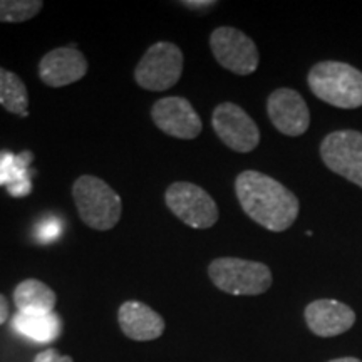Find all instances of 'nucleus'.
<instances>
[{
  "mask_svg": "<svg viewBox=\"0 0 362 362\" xmlns=\"http://www.w3.org/2000/svg\"><path fill=\"white\" fill-rule=\"evenodd\" d=\"M72 197L81 220L94 230H111L121 218V197L96 176H79L72 185Z\"/></svg>",
  "mask_w": 362,
  "mask_h": 362,
  "instance_id": "nucleus-3",
  "label": "nucleus"
},
{
  "mask_svg": "<svg viewBox=\"0 0 362 362\" xmlns=\"http://www.w3.org/2000/svg\"><path fill=\"white\" fill-rule=\"evenodd\" d=\"M33 161L34 155L30 151L19 155L0 151V187H6L11 197L22 198L33 192Z\"/></svg>",
  "mask_w": 362,
  "mask_h": 362,
  "instance_id": "nucleus-15",
  "label": "nucleus"
},
{
  "mask_svg": "<svg viewBox=\"0 0 362 362\" xmlns=\"http://www.w3.org/2000/svg\"><path fill=\"white\" fill-rule=\"evenodd\" d=\"M34 362H72L69 356L59 354L56 349H47L35 356Z\"/></svg>",
  "mask_w": 362,
  "mask_h": 362,
  "instance_id": "nucleus-21",
  "label": "nucleus"
},
{
  "mask_svg": "<svg viewBox=\"0 0 362 362\" xmlns=\"http://www.w3.org/2000/svg\"><path fill=\"white\" fill-rule=\"evenodd\" d=\"M211 124L220 141L237 153H250L259 146L260 129L245 110L235 103H221L214 110Z\"/></svg>",
  "mask_w": 362,
  "mask_h": 362,
  "instance_id": "nucleus-9",
  "label": "nucleus"
},
{
  "mask_svg": "<svg viewBox=\"0 0 362 362\" xmlns=\"http://www.w3.org/2000/svg\"><path fill=\"white\" fill-rule=\"evenodd\" d=\"M305 322L312 334L319 337H336L356 324V312L344 302L320 298L305 307Z\"/></svg>",
  "mask_w": 362,
  "mask_h": 362,
  "instance_id": "nucleus-13",
  "label": "nucleus"
},
{
  "mask_svg": "<svg viewBox=\"0 0 362 362\" xmlns=\"http://www.w3.org/2000/svg\"><path fill=\"white\" fill-rule=\"evenodd\" d=\"M243 211L270 232H285L297 220L300 203L287 187L260 171H243L235 180Z\"/></svg>",
  "mask_w": 362,
  "mask_h": 362,
  "instance_id": "nucleus-1",
  "label": "nucleus"
},
{
  "mask_svg": "<svg viewBox=\"0 0 362 362\" xmlns=\"http://www.w3.org/2000/svg\"><path fill=\"white\" fill-rule=\"evenodd\" d=\"M151 119L163 133L178 139H194L203 129L192 103L178 96L158 99L151 107Z\"/></svg>",
  "mask_w": 362,
  "mask_h": 362,
  "instance_id": "nucleus-10",
  "label": "nucleus"
},
{
  "mask_svg": "<svg viewBox=\"0 0 362 362\" xmlns=\"http://www.w3.org/2000/svg\"><path fill=\"white\" fill-rule=\"evenodd\" d=\"M216 2H208V0H205V2H183L185 7L188 8H200V7H210V6H215Z\"/></svg>",
  "mask_w": 362,
  "mask_h": 362,
  "instance_id": "nucleus-23",
  "label": "nucleus"
},
{
  "mask_svg": "<svg viewBox=\"0 0 362 362\" xmlns=\"http://www.w3.org/2000/svg\"><path fill=\"white\" fill-rule=\"evenodd\" d=\"M0 106L12 115L29 116V93L16 72L0 67Z\"/></svg>",
  "mask_w": 362,
  "mask_h": 362,
  "instance_id": "nucleus-18",
  "label": "nucleus"
},
{
  "mask_svg": "<svg viewBox=\"0 0 362 362\" xmlns=\"http://www.w3.org/2000/svg\"><path fill=\"white\" fill-rule=\"evenodd\" d=\"M117 322L124 336L133 341H155L165 332V320L151 307L138 300H128L119 307Z\"/></svg>",
  "mask_w": 362,
  "mask_h": 362,
  "instance_id": "nucleus-14",
  "label": "nucleus"
},
{
  "mask_svg": "<svg viewBox=\"0 0 362 362\" xmlns=\"http://www.w3.org/2000/svg\"><path fill=\"white\" fill-rule=\"evenodd\" d=\"M88 72V61L76 47H57L39 62V78L49 88H64L81 81Z\"/></svg>",
  "mask_w": 362,
  "mask_h": 362,
  "instance_id": "nucleus-12",
  "label": "nucleus"
},
{
  "mask_svg": "<svg viewBox=\"0 0 362 362\" xmlns=\"http://www.w3.org/2000/svg\"><path fill=\"white\" fill-rule=\"evenodd\" d=\"M208 275L216 288L232 296H260L272 285V272L265 264L221 257L208 267Z\"/></svg>",
  "mask_w": 362,
  "mask_h": 362,
  "instance_id": "nucleus-4",
  "label": "nucleus"
},
{
  "mask_svg": "<svg viewBox=\"0 0 362 362\" xmlns=\"http://www.w3.org/2000/svg\"><path fill=\"white\" fill-rule=\"evenodd\" d=\"M12 325L21 336L37 344L56 341L62 332V320L56 312H17Z\"/></svg>",
  "mask_w": 362,
  "mask_h": 362,
  "instance_id": "nucleus-16",
  "label": "nucleus"
},
{
  "mask_svg": "<svg viewBox=\"0 0 362 362\" xmlns=\"http://www.w3.org/2000/svg\"><path fill=\"white\" fill-rule=\"evenodd\" d=\"M320 158L325 166L362 188V133L341 129L327 134L320 143Z\"/></svg>",
  "mask_w": 362,
  "mask_h": 362,
  "instance_id": "nucleus-8",
  "label": "nucleus"
},
{
  "mask_svg": "<svg viewBox=\"0 0 362 362\" xmlns=\"http://www.w3.org/2000/svg\"><path fill=\"white\" fill-rule=\"evenodd\" d=\"M267 115L274 128L285 136H300L310 126V112L300 93L291 88L275 89L267 99Z\"/></svg>",
  "mask_w": 362,
  "mask_h": 362,
  "instance_id": "nucleus-11",
  "label": "nucleus"
},
{
  "mask_svg": "<svg viewBox=\"0 0 362 362\" xmlns=\"http://www.w3.org/2000/svg\"><path fill=\"white\" fill-rule=\"evenodd\" d=\"M314 96L341 110L362 106V72L347 62L324 61L307 74Z\"/></svg>",
  "mask_w": 362,
  "mask_h": 362,
  "instance_id": "nucleus-2",
  "label": "nucleus"
},
{
  "mask_svg": "<svg viewBox=\"0 0 362 362\" xmlns=\"http://www.w3.org/2000/svg\"><path fill=\"white\" fill-rule=\"evenodd\" d=\"M62 233V223L61 220L57 218H47L44 220L42 223H39L37 230H35V238L39 240L40 243H51L54 240L61 237Z\"/></svg>",
  "mask_w": 362,
  "mask_h": 362,
  "instance_id": "nucleus-20",
  "label": "nucleus"
},
{
  "mask_svg": "<svg viewBox=\"0 0 362 362\" xmlns=\"http://www.w3.org/2000/svg\"><path fill=\"white\" fill-rule=\"evenodd\" d=\"M183 74V52L173 42H156L144 52L134 69V79L146 90H166Z\"/></svg>",
  "mask_w": 362,
  "mask_h": 362,
  "instance_id": "nucleus-5",
  "label": "nucleus"
},
{
  "mask_svg": "<svg viewBox=\"0 0 362 362\" xmlns=\"http://www.w3.org/2000/svg\"><path fill=\"white\" fill-rule=\"evenodd\" d=\"M329 362H362V361L357 359V357H339V359H332Z\"/></svg>",
  "mask_w": 362,
  "mask_h": 362,
  "instance_id": "nucleus-24",
  "label": "nucleus"
},
{
  "mask_svg": "<svg viewBox=\"0 0 362 362\" xmlns=\"http://www.w3.org/2000/svg\"><path fill=\"white\" fill-rule=\"evenodd\" d=\"M166 206L185 225L205 230L218 221V206L210 193L188 181H176L170 185L165 194Z\"/></svg>",
  "mask_w": 362,
  "mask_h": 362,
  "instance_id": "nucleus-6",
  "label": "nucleus"
},
{
  "mask_svg": "<svg viewBox=\"0 0 362 362\" xmlns=\"http://www.w3.org/2000/svg\"><path fill=\"white\" fill-rule=\"evenodd\" d=\"M210 47L216 62L238 76L253 74L260 54L253 40L235 27H218L210 35Z\"/></svg>",
  "mask_w": 362,
  "mask_h": 362,
  "instance_id": "nucleus-7",
  "label": "nucleus"
},
{
  "mask_svg": "<svg viewBox=\"0 0 362 362\" xmlns=\"http://www.w3.org/2000/svg\"><path fill=\"white\" fill-rule=\"evenodd\" d=\"M56 293L49 285L35 279H27L13 291V302L19 312H54Z\"/></svg>",
  "mask_w": 362,
  "mask_h": 362,
  "instance_id": "nucleus-17",
  "label": "nucleus"
},
{
  "mask_svg": "<svg viewBox=\"0 0 362 362\" xmlns=\"http://www.w3.org/2000/svg\"><path fill=\"white\" fill-rule=\"evenodd\" d=\"M40 0H0V22L19 24L34 19L42 11Z\"/></svg>",
  "mask_w": 362,
  "mask_h": 362,
  "instance_id": "nucleus-19",
  "label": "nucleus"
},
{
  "mask_svg": "<svg viewBox=\"0 0 362 362\" xmlns=\"http://www.w3.org/2000/svg\"><path fill=\"white\" fill-rule=\"evenodd\" d=\"M8 319V302L7 298L0 293V325L6 324Z\"/></svg>",
  "mask_w": 362,
  "mask_h": 362,
  "instance_id": "nucleus-22",
  "label": "nucleus"
}]
</instances>
